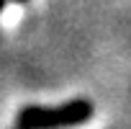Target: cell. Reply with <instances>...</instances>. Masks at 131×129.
I'll return each mask as SVG.
<instances>
[{"label": "cell", "mask_w": 131, "mask_h": 129, "mask_svg": "<svg viewBox=\"0 0 131 129\" xmlns=\"http://www.w3.org/2000/svg\"><path fill=\"white\" fill-rule=\"evenodd\" d=\"M93 103L88 98H75L64 106L46 108V106H23L16 116L18 129H70L80 126L93 119Z\"/></svg>", "instance_id": "6da1fadb"}, {"label": "cell", "mask_w": 131, "mask_h": 129, "mask_svg": "<svg viewBox=\"0 0 131 129\" xmlns=\"http://www.w3.org/2000/svg\"><path fill=\"white\" fill-rule=\"evenodd\" d=\"M5 5H8V0H0V13L5 11Z\"/></svg>", "instance_id": "7a4b0ae2"}, {"label": "cell", "mask_w": 131, "mask_h": 129, "mask_svg": "<svg viewBox=\"0 0 131 129\" xmlns=\"http://www.w3.org/2000/svg\"><path fill=\"white\" fill-rule=\"evenodd\" d=\"M8 3H21L23 5V3H28V0H8Z\"/></svg>", "instance_id": "3957f363"}, {"label": "cell", "mask_w": 131, "mask_h": 129, "mask_svg": "<svg viewBox=\"0 0 131 129\" xmlns=\"http://www.w3.org/2000/svg\"><path fill=\"white\" fill-rule=\"evenodd\" d=\"M16 129H18V126H16Z\"/></svg>", "instance_id": "277c9868"}]
</instances>
